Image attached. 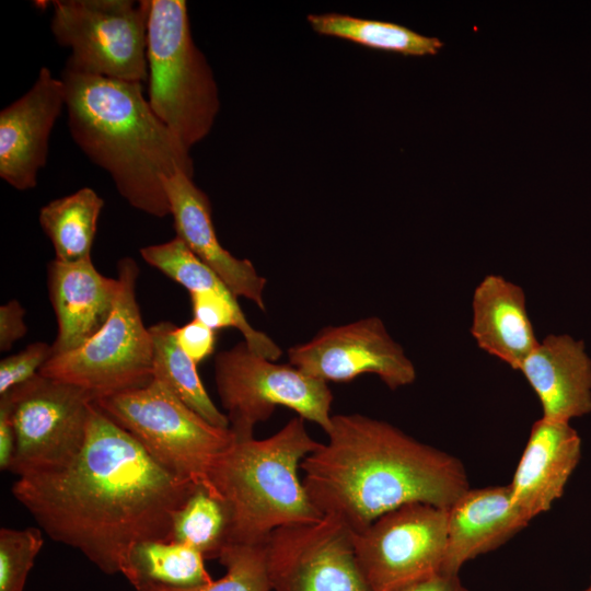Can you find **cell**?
<instances>
[{
    "mask_svg": "<svg viewBox=\"0 0 591 591\" xmlns=\"http://www.w3.org/2000/svg\"><path fill=\"white\" fill-rule=\"evenodd\" d=\"M95 404L159 464L208 490L212 464L234 439L230 428L209 424L154 379L146 386L102 396Z\"/></svg>",
    "mask_w": 591,
    "mask_h": 591,
    "instance_id": "8992f818",
    "label": "cell"
},
{
    "mask_svg": "<svg viewBox=\"0 0 591 591\" xmlns=\"http://www.w3.org/2000/svg\"><path fill=\"white\" fill-rule=\"evenodd\" d=\"M118 288V278L102 275L92 258L48 264L47 289L58 326L53 356L80 347L105 324Z\"/></svg>",
    "mask_w": 591,
    "mask_h": 591,
    "instance_id": "e0dca14e",
    "label": "cell"
},
{
    "mask_svg": "<svg viewBox=\"0 0 591 591\" xmlns=\"http://www.w3.org/2000/svg\"><path fill=\"white\" fill-rule=\"evenodd\" d=\"M289 363L326 383L375 374L391 390L412 384L416 369L375 316L321 329L311 340L288 349Z\"/></svg>",
    "mask_w": 591,
    "mask_h": 591,
    "instance_id": "4fadbf2b",
    "label": "cell"
},
{
    "mask_svg": "<svg viewBox=\"0 0 591 591\" xmlns=\"http://www.w3.org/2000/svg\"><path fill=\"white\" fill-rule=\"evenodd\" d=\"M25 310L18 300H11L0 306V350L11 349L13 344L25 336L27 326L24 322Z\"/></svg>",
    "mask_w": 591,
    "mask_h": 591,
    "instance_id": "f546056e",
    "label": "cell"
},
{
    "mask_svg": "<svg viewBox=\"0 0 591 591\" xmlns=\"http://www.w3.org/2000/svg\"><path fill=\"white\" fill-rule=\"evenodd\" d=\"M50 30L71 54L65 68L132 82L148 81L150 0L53 1Z\"/></svg>",
    "mask_w": 591,
    "mask_h": 591,
    "instance_id": "ba28073f",
    "label": "cell"
},
{
    "mask_svg": "<svg viewBox=\"0 0 591 591\" xmlns=\"http://www.w3.org/2000/svg\"><path fill=\"white\" fill-rule=\"evenodd\" d=\"M228 535L227 508L204 486H197L173 514L170 541L192 546L205 559L219 558Z\"/></svg>",
    "mask_w": 591,
    "mask_h": 591,
    "instance_id": "d4e9b609",
    "label": "cell"
},
{
    "mask_svg": "<svg viewBox=\"0 0 591 591\" xmlns=\"http://www.w3.org/2000/svg\"><path fill=\"white\" fill-rule=\"evenodd\" d=\"M205 557L192 546L154 540L135 547L123 576L134 589L154 583L173 588H194L212 580Z\"/></svg>",
    "mask_w": 591,
    "mask_h": 591,
    "instance_id": "603a6c76",
    "label": "cell"
},
{
    "mask_svg": "<svg viewBox=\"0 0 591 591\" xmlns=\"http://www.w3.org/2000/svg\"><path fill=\"white\" fill-rule=\"evenodd\" d=\"M43 544L38 528L0 530V591H24Z\"/></svg>",
    "mask_w": 591,
    "mask_h": 591,
    "instance_id": "4316f807",
    "label": "cell"
},
{
    "mask_svg": "<svg viewBox=\"0 0 591 591\" xmlns=\"http://www.w3.org/2000/svg\"><path fill=\"white\" fill-rule=\"evenodd\" d=\"M138 276L135 259H119V288L105 324L80 347L51 356L40 375L85 389L97 398L153 380V345L137 301Z\"/></svg>",
    "mask_w": 591,
    "mask_h": 591,
    "instance_id": "52a82bcc",
    "label": "cell"
},
{
    "mask_svg": "<svg viewBox=\"0 0 591 591\" xmlns=\"http://www.w3.org/2000/svg\"><path fill=\"white\" fill-rule=\"evenodd\" d=\"M471 334L485 352L519 370L538 339L523 289L499 275H487L472 297Z\"/></svg>",
    "mask_w": 591,
    "mask_h": 591,
    "instance_id": "ffe728a7",
    "label": "cell"
},
{
    "mask_svg": "<svg viewBox=\"0 0 591 591\" xmlns=\"http://www.w3.org/2000/svg\"><path fill=\"white\" fill-rule=\"evenodd\" d=\"M519 371L540 399L542 418L569 422L591 413V358L583 340L547 335Z\"/></svg>",
    "mask_w": 591,
    "mask_h": 591,
    "instance_id": "ac0fdd59",
    "label": "cell"
},
{
    "mask_svg": "<svg viewBox=\"0 0 591 591\" xmlns=\"http://www.w3.org/2000/svg\"><path fill=\"white\" fill-rule=\"evenodd\" d=\"M529 522L513 505L509 485L470 488L448 509L443 573L459 575L464 564L501 546Z\"/></svg>",
    "mask_w": 591,
    "mask_h": 591,
    "instance_id": "d6986e66",
    "label": "cell"
},
{
    "mask_svg": "<svg viewBox=\"0 0 591 591\" xmlns=\"http://www.w3.org/2000/svg\"><path fill=\"white\" fill-rule=\"evenodd\" d=\"M398 591H468L459 575L440 573L413 583Z\"/></svg>",
    "mask_w": 591,
    "mask_h": 591,
    "instance_id": "1f68e13d",
    "label": "cell"
},
{
    "mask_svg": "<svg viewBox=\"0 0 591 591\" xmlns=\"http://www.w3.org/2000/svg\"><path fill=\"white\" fill-rule=\"evenodd\" d=\"M66 102L61 79L42 67L31 89L0 112V177L18 190L32 189L45 166L51 129Z\"/></svg>",
    "mask_w": 591,
    "mask_h": 591,
    "instance_id": "5bb4252c",
    "label": "cell"
},
{
    "mask_svg": "<svg viewBox=\"0 0 591 591\" xmlns=\"http://www.w3.org/2000/svg\"><path fill=\"white\" fill-rule=\"evenodd\" d=\"M68 126L73 141L112 177L134 208L157 218L170 215L164 181L194 175L190 150L154 114L143 83L63 68Z\"/></svg>",
    "mask_w": 591,
    "mask_h": 591,
    "instance_id": "3957f363",
    "label": "cell"
},
{
    "mask_svg": "<svg viewBox=\"0 0 591 591\" xmlns=\"http://www.w3.org/2000/svg\"><path fill=\"white\" fill-rule=\"evenodd\" d=\"M104 200L90 187L57 198L40 208L39 224L50 240L56 259H90Z\"/></svg>",
    "mask_w": 591,
    "mask_h": 591,
    "instance_id": "44dd1931",
    "label": "cell"
},
{
    "mask_svg": "<svg viewBox=\"0 0 591 591\" xmlns=\"http://www.w3.org/2000/svg\"><path fill=\"white\" fill-rule=\"evenodd\" d=\"M176 326L169 321L149 327L153 345V379L163 383L173 394L209 424L230 428L225 414L217 408L208 395L197 364L176 341Z\"/></svg>",
    "mask_w": 591,
    "mask_h": 591,
    "instance_id": "7402d4cb",
    "label": "cell"
},
{
    "mask_svg": "<svg viewBox=\"0 0 591 591\" xmlns=\"http://www.w3.org/2000/svg\"><path fill=\"white\" fill-rule=\"evenodd\" d=\"M16 449L13 408L7 394L0 396V468L9 471Z\"/></svg>",
    "mask_w": 591,
    "mask_h": 591,
    "instance_id": "4dcf8cb0",
    "label": "cell"
},
{
    "mask_svg": "<svg viewBox=\"0 0 591 591\" xmlns=\"http://www.w3.org/2000/svg\"><path fill=\"white\" fill-rule=\"evenodd\" d=\"M197 486L159 464L94 403L78 455L60 470L18 477L11 491L51 540L115 575L139 544L170 541L173 514Z\"/></svg>",
    "mask_w": 591,
    "mask_h": 591,
    "instance_id": "6da1fadb",
    "label": "cell"
},
{
    "mask_svg": "<svg viewBox=\"0 0 591 591\" xmlns=\"http://www.w3.org/2000/svg\"><path fill=\"white\" fill-rule=\"evenodd\" d=\"M306 19L317 34L347 39L372 49L427 56L438 54L443 47L437 37L425 36L392 22L340 13L310 14Z\"/></svg>",
    "mask_w": 591,
    "mask_h": 591,
    "instance_id": "cb8c5ba5",
    "label": "cell"
},
{
    "mask_svg": "<svg viewBox=\"0 0 591 591\" xmlns=\"http://www.w3.org/2000/svg\"><path fill=\"white\" fill-rule=\"evenodd\" d=\"M148 102L187 148L210 132L220 108L218 86L195 45L183 0H150L147 36Z\"/></svg>",
    "mask_w": 591,
    "mask_h": 591,
    "instance_id": "5b68a950",
    "label": "cell"
},
{
    "mask_svg": "<svg viewBox=\"0 0 591 591\" xmlns=\"http://www.w3.org/2000/svg\"><path fill=\"white\" fill-rule=\"evenodd\" d=\"M219 563L225 573L194 588H173L146 583L135 591H273L266 560L265 544H229L221 552Z\"/></svg>",
    "mask_w": 591,
    "mask_h": 591,
    "instance_id": "484cf974",
    "label": "cell"
},
{
    "mask_svg": "<svg viewBox=\"0 0 591 591\" xmlns=\"http://www.w3.org/2000/svg\"><path fill=\"white\" fill-rule=\"evenodd\" d=\"M357 559L374 591H398L443 573L448 509L407 503L352 532Z\"/></svg>",
    "mask_w": 591,
    "mask_h": 591,
    "instance_id": "8fae6325",
    "label": "cell"
},
{
    "mask_svg": "<svg viewBox=\"0 0 591 591\" xmlns=\"http://www.w3.org/2000/svg\"><path fill=\"white\" fill-rule=\"evenodd\" d=\"M4 394L12 403L16 433L9 472L18 477L53 472L78 455L97 399L94 393L38 373Z\"/></svg>",
    "mask_w": 591,
    "mask_h": 591,
    "instance_id": "30bf717a",
    "label": "cell"
},
{
    "mask_svg": "<svg viewBox=\"0 0 591 591\" xmlns=\"http://www.w3.org/2000/svg\"><path fill=\"white\" fill-rule=\"evenodd\" d=\"M581 454V439L569 422L536 420L509 484L515 508L531 521L559 499Z\"/></svg>",
    "mask_w": 591,
    "mask_h": 591,
    "instance_id": "2e32d148",
    "label": "cell"
},
{
    "mask_svg": "<svg viewBox=\"0 0 591 591\" xmlns=\"http://www.w3.org/2000/svg\"><path fill=\"white\" fill-rule=\"evenodd\" d=\"M53 354L51 345L36 341L3 358L0 361V395L33 379Z\"/></svg>",
    "mask_w": 591,
    "mask_h": 591,
    "instance_id": "83f0119b",
    "label": "cell"
},
{
    "mask_svg": "<svg viewBox=\"0 0 591 591\" xmlns=\"http://www.w3.org/2000/svg\"><path fill=\"white\" fill-rule=\"evenodd\" d=\"M273 591H374L351 530L332 517L275 530L265 543Z\"/></svg>",
    "mask_w": 591,
    "mask_h": 591,
    "instance_id": "7c38bea8",
    "label": "cell"
},
{
    "mask_svg": "<svg viewBox=\"0 0 591 591\" xmlns=\"http://www.w3.org/2000/svg\"><path fill=\"white\" fill-rule=\"evenodd\" d=\"M318 445L299 416L265 439L234 436L208 475L209 491L228 511V545L265 544L279 528L323 518L298 475Z\"/></svg>",
    "mask_w": 591,
    "mask_h": 591,
    "instance_id": "277c9868",
    "label": "cell"
},
{
    "mask_svg": "<svg viewBox=\"0 0 591 591\" xmlns=\"http://www.w3.org/2000/svg\"><path fill=\"white\" fill-rule=\"evenodd\" d=\"M583 591H591V578H590V583H589L588 588L586 590H583Z\"/></svg>",
    "mask_w": 591,
    "mask_h": 591,
    "instance_id": "d6a6232c",
    "label": "cell"
},
{
    "mask_svg": "<svg viewBox=\"0 0 591 591\" xmlns=\"http://www.w3.org/2000/svg\"><path fill=\"white\" fill-rule=\"evenodd\" d=\"M215 381L230 429L236 437H253L277 406L296 412L325 432L332 424L333 394L325 381L291 363H275L254 352L243 340L215 358Z\"/></svg>",
    "mask_w": 591,
    "mask_h": 591,
    "instance_id": "9c48e42d",
    "label": "cell"
},
{
    "mask_svg": "<svg viewBox=\"0 0 591 591\" xmlns=\"http://www.w3.org/2000/svg\"><path fill=\"white\" fill-rule=\"evenodd\" d=\"M175 338L184 352L196 363L211 356L216 347V331L193 318L175 328Z\"/></svg>",
    "mask_w": 591,
    "mask_h": 591,
    "instance_id": "f1b7e54d",
    "label": "cell"
},
{
    "mask_svg": "<svg viewBox=\"0 0 591 591\" xmlns=\"http://www.w3.org/2000/svg\"><path fill=\"white\" fill-rule=\"evenodd\" d=\"M164 189L176 237L213 270L236 297L246 298L265 310L263 291L266 279L258 275L251 260L234 257L220 244L207 194L184 172H176L166 178Z\"/></svg>",
    "mask_w": 591,
    "mask_h": 591,
    "instance_id": "9a60e30c",
    "label": "cell"
},
{
    "mask_svg": "<svg viewBox=\"0 0 591 591\" xmlns=\"http://www.w3.org/2000/svg\"><path fill=\"white\" fill-rule=\"evenodd\" d=\"M327 442L300 465L303 486L323 517L352 532L407 503L450 509L470 489L463 463L384 420L332 416Z\"/></svg>",
    "mask_w": 591,
    "mask_h": 591,
    "instance_id": "7a4b0ae2",
    "label": "cell"
}]
</instances>
